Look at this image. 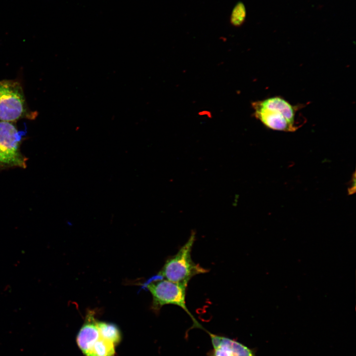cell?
I'll return each mask as SVG.
<instances>
[{"mask_svg": "<svg viewBox=\"0 0 356 356\" xmlns=\"http://www.w3.org/2000/svg\"><path fill=\"white\" fill-rule=\"evenodd\" d=\"M255 117L266 127L275 131L293 132L301 125L297 122V107L280 96L252 104Z\"/></svg>", "mask_w": 356, "mask_h": 356, "instance_id": "obj_1", "label": "cell"}, {"mask_svg": "<svg viewBox=\"0 0 356 356\" xmlns=\"http://www.w3.org/2000/svg\"><path fill=\"white\" fill-rule=\"evenodd\" d=\"M195 240V233L191 234L187 241L174 255L168 258L157 275L168 280L187 286L194 276L208 272L209 270L193 262L191 251Z\"/></svg>", "mask_w": 356, "mask_h": 356, "instance_id": "obj_2", "label": "cell"}, {"mask_svg": "<svg viewBox=\"0 0 356 356\" xmlns=\"http://www.w3.org/2000/svg\"><path fill=\"white\" fill-rule=\"evenodd\" d=\"M142 286L152 295L151 309L154 312H159L162 307L166 305L178 306L190 316L193 322V328L204 329L186 306L187 286L168 280L158 275L150 278Z\"/></svg>", "mask_w": 356, "mask_h": 356, "instance_id": "obj_3", "label": "cell"}, {"mask_svg": "<svg viewBox=\"0 0 356 356\" xmlns=\"http://www.w3.org/2000/svg\"><path fill=\"white\" fill-rule=\"evenodd\" d=\"M35 112L28 108L23 89L17 81H0V121L15 123L18 120L36 118Z\"/></svg>", "mask_w": 356, "mask_h": 356, "instance_id": "obj_4", "label": "cell"}, {"mask_svg": "<svg viewBox=\"0 0 356 356\" xmlns=\"http://www.w3.org/2000/svg\"><path fill=\"white\" fill-rule=\"evenodd\" d=\"M24 135L14 123L0 121V170L26 168L28 159L20 150Z\"/></svg>", "mask_w": 356, "mask_h": 356, "instance_id": "obj_5", "label": "cell"}, {"mask_svg": "<svg viewBox=\"0 0 356 356\" xmlns=\"http://www.w3.org/2000/svg\"><path fill=\"white\" fill-rule=\"evenodd\" d=\"M213 349L207 356H256L254 350L228 337L208 332Z\"/></svg>", "mask_w": 356, "mask_h": 356, "instance_id": "obj_6", "label": "cell"}, {"mask_svg": "<svg viewBox=\"0 0 356 356\" xmlns=\"http://www.w3.org/2000/svg\"><path fill=\"white\" fill-rule=\"evenodd\" d=\"M94 313L95 312L92 311L88 312L85 322L77 337V344L85 356L101 337Z\"/></svg>", "mask_w": 356, "mask_h": 356, "instance_id": "obj_7", "label": "cell"}, {"mask_svg": "<svg viewBox=\"0 0 356 356\" xmlns=\"http://www.w3.org/2000/svg\"><path fill=\"white\" fill-rule=\"evenodd\" d=\"M96 325L102 338L115 345L119 343L121 335L119 328L116 325L97 320Z\"/></svg>", "mask_w": 356, "mask_h": 356, "instance_id": "obj_8", "label": "cell"}, {"mask_svg": "<svg viewBox=\"0 0 356 356\" xmlns=\"http://www.w3.org/2000/svg\"><path fill=\"white\" fill-rule=\"evenodd\" d=\"M115 345L100 337L86 356H114Z\"/></svg>", "mask_w": 356, "mask_h": 356, "instance_id": "obj_9", "label": "cell"}, {"mask_svg": "<svg viewBox=\"0 0 356 356\" xmlns=\"http://www.w3.org/2000/svg\"><path fill=\"white\" fill-rule=\"evenodd\" d=\"M246 9L241 2H238L232 9L230 17V22L234 26H241L245 21Z\"/></svg>", "mask_w": 356, "mask_h": 356, "instance_id": "obj_10", "label": "cell"}]
</instances>
